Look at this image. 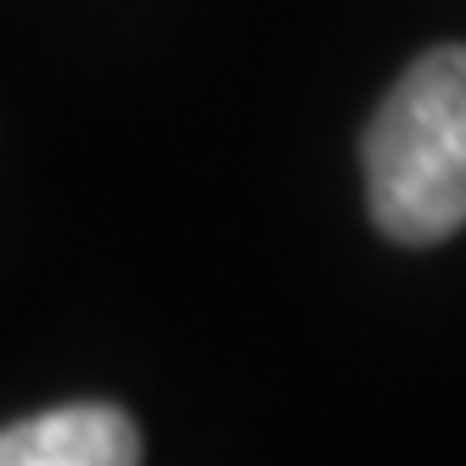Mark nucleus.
Returning a JSON list of instances; mask_svg holds the SVG:
<instances>
[{
  "mask_svg": "<svg viewBox=\"0 0 466 466\" xmlns=\"http://www.w3.org/2000/svg\"><path fill=\"white\" fill-rule=\"evenodd\" d=\"M0 466H141V432L118 405H56L0 427Z\"/></svg>",
  "mask_w": 466,
  "mask_h": 466,
  "instance_id": "2",
  "label": "nucleus"
},
{
  "mask_svg": "<svg viewBox=\"0 0 466 466\" xmlns=\"http://www.w3.org/2000/svg\"><path fill=\"white\" fill-rule=\"evenodd\" d=\"M365 208L388 242L432 248L466 225V46H432L365 124Z\"/></svg>",
  "mask_w": 466,
  "mask_h": 466,
  "instance_id": "1",
  "label": "nucleus"
}]
</instances>
